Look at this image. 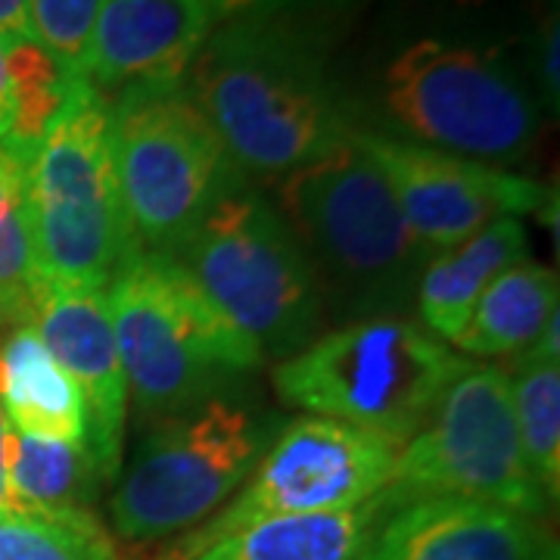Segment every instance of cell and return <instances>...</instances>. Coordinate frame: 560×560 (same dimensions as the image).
<instances>
[{
  "label": "cell",
  "mask_w": 560,
  "mask_h": 560,
  "mask_svg": "<svg viewBox=\"0 0 560 560\" xmlns=\"http://www.w3.org/2000/svg\"><path fill=\"white\" fill-rule=\"evenodd\" d=\"M103 293L125 383L143 415L168 418L215 399L221 383L265 361L172 256L140 249Z\"/></svg>",
  "instance_id": "obj_4"
},
{
  "label": "cell",
  "mask_w": 560,
  "mask_h": 560,
  "mask_svg": "<svg viewBox=\"0 0 560 560\" xmlns=\"http://www.w3.org/2000/svg\"><path fill=\"white\" fill-rule=\"evenodd\" d=\"M22 200L40 283L106 290L140 253L109 150V101L84 79L22 160Z\"/></svg>",
  "instance_id": "obj_3"
},
{
  "label": "cell",
  "mask_w": 560,
  "mask_h": 560,
  "mask_svg": "<svg viewBox=\"0 0 560 560\" xmlns=\"http://www.w3.org/2000/svg\"><path fill=\"white\" fill-rule=\"evenodd\" d=\"M526 228L521 219L504 215L489 221L474 237H467L440 256L427 259L418 278L415 302L420 320L430 337L455 342L474 315L482 290L508 271L511 265L526 259Z\"/></svg>",
  "instance_id": "obj_16"
},
{
  "label": "cell",
  "mask_w": 560,
  "mask_h": 560,
  "mask_svg": "<svg viewBox=\"0 0 560 560\" xmlns=\"http://www.w3.org/2000/svg\"><path fill=\"white\" fill-rule=\"evenodd\" d=\"M7 418L0 411V514L13 511V499H10V486H7Z\"/></svg>",
  "instance_id": "obj_29"
},
{
  "label": "cell",
  "mask_w": 560,
  "mask_h": 560,
  "mask_svg": "<svg viewBox=\"0 0 560 560\" xmlns=\"http://www.w3.org/2000/svg\"><path fill=\"white\" fill-rule=\"evenodd\" d=\"M32 324L69 381L79 386L88 420L84 442L101 470V480L119 477L128 383L109 324L106 293L66 283H40Z\"/></svg>",
  "instance_id": "obj_13"
},
{
  "label": "cell",
  "mask_w": 560,
  "mask_h": 560,
  "mask_svg": "<svg viewBox=\"0 0 560 560\" xmlns=\"http://www.w3.org/2000/svg\"><path fill=\"white\" fill-rule=\"evenodd\" d=\"M184 91L241 178L280 180L352 143L349 109L300 25L241 13L200 47Z\"/></svg>",
  "instance_id": "obj_1"
},
{
  "label": "cell",
  "mask_w": 560,
  "mask_h": 560,
  "mask_svg": "<svg viewBox=\"0 0 560 560\" xmlns=\"http://www.w3.org/2000/svg\"><path fill=\"white\" fill-rule=\"evenodd\" d=\"M352 140L381 168L401 219L427 249H452L489 221L521 219L548 206V187L499 165L452 156L381 131H355Z\"/></svg>",
  "instance_id": "obj_12"
},
{
  "label": "cell",
  "mask_w": 560,
  "mask_h": 560,
  "mask_svg": "<svg viewBox=\"0 0 560 560\" xmlns=\"http://www.w3.org/2000/svg\"><path fill=\"white\" fill-rule=\"evenodd\" d=\"M355 138V135H352ZM278 209L342 318H396L415 300L427 246L401 219L381 168L355 147L278 180Z\"/></svg>",
  "instance_id": "obj_2"
},
{
  "label": "cell",
  "mask_w": 560,
  "mask_h": 560,
  "mask_svg": "<svg viewBox=\"0 0 560 560\" xmlns=\"http://www.w3.org/2000/svg\"><path fill=\"white\" fill-rule=\"evenodd\" d=\"M418 499L482 501L539 521L548 514L551 501L523 455L511 377L501 368L467 361L427 427L399 448L383 511Z\"/></svg>",
  "instance_id": "obj_9"
},
{
  "label": "cell",
  "mask_w": 560,
  "mask_h": 560,
  "mask_svg": "<svg viewBox=\"0 0 560 560\" xmlns=\"http://www.w3.org/2000/svg\"><path fill=\"white\" fill-rule=\"evenodd\" d=\"M221 10V20L241 16V13H256V16H283L287 10L300 7H315V3H342V0H215Z\"/></svg>",
  "instance_id": "obj_26"
},
{
  "label": "cell",
  "mask_w": 560,
  "mask_h": 560,
  "mask_svg": "<svg viewBox=\"0 0 560 560\" xmlns=\"http://www.w3.org/2000/svg\"><path fill=\"white\" fill-rule=\"evenodd\" d=\"M0 38H35L28 0H0Z\"/></svg>",
  "instance_id": "obj_27"
},
{
  "label": "cell",
  "mask_w": 560,
  "mask_h": 560,
  "mask_svg": "<svg viewBox=\"0 0 560 560\" xmlns=\"http://www.w3.org/2000/svg\"><path fill=\"white\" fill-rule=\"evenodd\" d=\"M3 50L13 88V128L0 147L22 162L69 106L84 79L62 69L60 60L35 38H3Z\"/></svg>",
  "instance_id": "obj_20"
},
{
  "label": "cell",
  "mask_w": 560,
  "mask_h": 560,
  "mask_svg": "<svg viewBox=\"0 0 560 560\" xmlns=\"http://www.w3.org/2000/svg\"><path fill=\"white\" fill-rule=\"evenodd\" d=\"M560 28L558 16L551 13V20L541 22L539 47H536V60H539V84L541 101L548 103L551 113H558L560 106V75H558V50H560Z\"/></svg>",
  "instance_id": "obj_25"
},
{
  "label": "cell",
  "mask_w": 560,
  "mask_h": 560,
  "mask_svg": "<svg viewBox=\"0 0 560 560\" xmlns=\"http://www.w3.org/2000/svg\"><path fill=\"white\" fill-rule=\"evenodd\" d=\"M13 128V88H10V69H7V50L0 38V140Z\"/></svg>",
  "instance_id": "obj_28"
},
{
  "label": "cell",
  "mask_w": 560,
  "mask_h": 560,
  "mask_svg": "<svg viewBox=\"0 0 560 560\" xmlns=\"http://www.w3.org/2000/svg\"><path fill=\"white\" fill-rule=\"evenodd\" d=\"M0 560H121L91 514H0Z\"/></svg>",
  "instance_id": "obj_23"
},
{
  "label": "cell",
  "mask_w": 560,
  "mask_h": 560,
  "mask_svg": "<svg viewBox=\"0 0 560 560\" xmlns=\"http://www.w3.org/2000/svg\"><path fill=\"white\" fill-rule=\"evenodd\" d=\"M355 560H558L539 517L482 501L418 499L383 511Z\"/></svg>",
  "instance_id": "obj_15"
},
{
  "label": "cell",
  "mask_w": 560,
  "mask_h": 560,
  "mask_svg": "<svg viewBox=\"0 0 560 560\" xmlns=\"http://www.w3.org/2000/svg\"><path fill=\"white\" fill-rule=\"evenodd\" d=\"M464 364L467 359L452 355L411 320L368 318L320 334L280 361L275 389L315 418L342 420L405 445L433 418Z\"/></svg>",
  "instance_id": "obj_6"
},
{
  "label": "cell",
  "mask_w": 560,
  "mask_h": 560,
  "mask_svg": "<svg viewBox=\"0 0 560 560\" xmlns=\"http://www.w3.org/2000/svg\"><path fill=\"white\" fill-rule=\"evenodd\" d=\"M101 482L84 440H38L7 427V486L13 511L44 517L88 514Z\"/></svg>",
  "instance_id": "obj_18"
},
{
  "label": "cell",
  "mask_w": 560,
  "mask_h": 560,
  "mask_svg": "<svg viewBox=\"0 0 560 560\" xmlns=\"http://www.w3.org/2000/svg\"><path fill=\"white\" fill-rule=\"evenodd\" d=\"M40 278L28 241L22 162L0 147V327L35 320Z\"/></svg>",
  "instance_id": "obj_21"
},
{
  "label": "cell",
  "mask_w": 560,
  "mask_h": 560,
  "mask_svg": "<svg viewBox=\"0 0 560 560\" xmlns=\"http://www.w3.org/2000/svg\"><path fill=\"white\" fill-rule=\"evenodd\" d=\"M206 300L259 349L290 359L315 340L318 278L278 206L237 184L172 256Z\"/></svg>",
  "instance_id": "obj_5"
},
{
  "label": "cell",
  "mask_w": 560,
  "mask_h": 560,
  "mask_svg": "<svg viewBox=\"0 0 560 560\" xmlns=\"http://www.w3.org/2000/svg\"><path fill=\"white\" fill-rule=\"evenodd\" d=\"M109 150L125 219L143 253L175 256L241 175L178 88H135L109 103Z\"/></svg>",
  "instance_id": "obj_7"
},
{
  "label": "cell",
  "mask_w": 560,
  "mask_h": 560,
  "mask_svg": "<svg viewBox=\"0 0 560 560\" xmlns=\"http://www.w3.org/2000/svg\"><path fill=\"white\" fill-rule=\"evenodd\" d=\"M386 119L411 143L464 160L514 162L539 138V106L501 54L423 38L381 75Z\"/></svg>",
  "instance_id": "obj_8"
},
{
  "label": "cell",
  "mask_w": 560,
  "mask_h": 560,
  "mask_svg": "<svg viewBox=\"0 0 560 560\" xmlns=\"http://www.w3.org/2000/svg\"><path fill=\"white\" fill-rule=\"evenodd\" d=\"M399 442L352 423L305 415L296 418L256 467L253 482L215 521L168 548L184 558L209 541L268 517H300L349 511L377 499L393 480Z\"/></svg>",
  "instance_id": "obj_11"
},
{
  "label": "cell",
  "mask_w": 560,
  "mask_h": 560,
  "mask_svg": "<svg viewBox=\"0 0 560 560\" xmlns=\"http://www.w3.org/2000/svg\"><path fill=\"white\" fill-rule=\"evenodd\" d=\"M511 396L523 455L541 492L555 504L560 492V364L517 361Z\"/></svg>",
  "instance_id": "obj_22"
},
{
  "label": "cell",
  "mask_w": 560,
  "mask_h": 560,
  "mask_svg": "<svg viewBox=\"0 0 560 560\" xmlns=\"http://www.w3.org/2000/svg\"><path fill=\"white\" fill-rule=\"evenodd\" d=\"M261 445L259 420L224 399L168 415L143 440L109 501L116 536L156 541L194 529L249 477Z\"/></svg>",
  "instance_id": "obj_10"
},
{
  "label": "cell",
  "mask_w": 560,
  "mask_h": 560,
  "mask_svg": "<svg viewBox=\"0 0 560 560\" xmlns=\"http://www.w3.org/2000/svg\"><path fill=\"white\" fill-rule=\"evenodd\" d=\"M101 7L103 0H28L35 40L60 60L62 69L81 79Z\"/></svg>",
  "instance_id": "obj_24"
},
{
  "label": "cell",
  "mask_w": 560,
  "mask_h": 560,
  "mask_svg": "<svg viewBox=\"0 0 560 560\" xmlns=\"http://www.w3.org/2000/svg\"><path fill=\"white\" fill-rule=\"evenodd\" d=\"M0 411L25 436L81 442L88 433L79 386L50 355L32 320L10 327L0 342Z\"/></svg>",
  "instance_id": "obj_17"
},
{
  "label": "cell",
  "mask_w": 560,
  "mask_h": 560,
  "mask_svg": "<svg viewBox=\"0 0 560 560\" xmlns=\"http://www.w3.org/2000/svg\"><path fill=\"white\" fill-rule=\"evenodd\" d=\"M558 312V278L539 261L523 259L482 290L467 327L455 340L460 352L492 359L526 349Z\"/></svg>",
  "instance_id": "obj_19"
},
{
  "label": "cell",
  "mask_w": 560,
  "mask_h": 560,
  "mask_svg": "<svg viewBox=\"0 0 560 560\" xmlns=\"http://www.w3.org/2000/svg\"><path fill=\"white\" fill-rule=\"evenodd\" d=\"M221 22L215 0H103L84 79L94 88H178Z\"/></svg>",
  "instance_id": "obj_14"
}]
</instances>
